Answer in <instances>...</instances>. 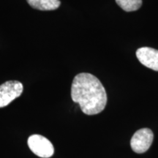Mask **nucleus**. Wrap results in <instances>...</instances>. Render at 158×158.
Here are the masks:
<instances>
[{
	"instance_id": "423d86ee",
	"label": "nucleus",
	"mask_w": 158,
	"mask_h": 158,
	"mask_svg": "<svg viewBox=\"0 0 158 158\" xmlns=\"http://www.w3.org/2000/svg\"><path fill=\"white\" fill-rule=\"evenodd\" d=\"M33 8L39 10H54L60 6L59 0H27Z\"/></svg>"
},
{
	"instance_id": "7ed1b4c3",
	"label": "nucleus",
	"mask_w": 158,
	"mask_h": 158,
	"mask_svg": "<svg viewBox=\"0 0 158 158\" xmlns=\"http://www.w3.org/2000/svg\"><path fill=\"white\" fill-rule=\"evenodd\" d=\"M23 89V84L18 81H8L0 85V108L8 106L21 96Z\"/></svg>"
},
{
	"instance_id": "20e7f679",
	"label": "nucleus",
	"mask_w": 158,
	"mask_h": 158,
	"mask_svg": "<svg viewBox=\"0 0 158 158\" xmlns=\"http://www.w3.org/2000/svg\"><path fill=\"white\" fill-rule=\"evenodd\" d=\"M154 135L149 128H142L136 131L130 141L132 149L136 153H144L149 149L152 143Z\"/></svg>"
},
{
	"instance_id": "0eeeda50",
	"label": "nucleus",
	"mask_w": 158,
	"mask_h": 158,
	"mask_svg": "<svg viewBox=\"0 0 158 158\" xmlns=\"http://www.w3.org/2000/svg\"><path fill=\"white\" fill-rule=\"evenodd\" d=\"M116 2L126 12L137 10L142 5V0H116Z\"/></svg>"
},
{
	"instance_id": "39448f33",
	"label": "nucleus",
	"mask_w": 158,
	"mask_h": 158,
	"mask_svg": "<svg viewBox=\"0 0 158 158\" xmlns=\"http://www.w3.org/2000/svg\"><path fill=\"white\" fill-rule=\"evenodd\" d=\"M136 56L144 66L158 71V50L149 47H142L136 51Z\"/></svg>"
},
{
	"instance_id": "f257e3e1",
	"label": "nucleus",
	"mask_w": 158,
	"mask_h": 158,
	"mask_svg": "<svg viewBox=\"0 0 158 158\" xmlns=\"http://www.w3.org/2000/svg\"><path fill=\"white\" fill-rule=\"evenodd\" d=\"M71 98L86 115L100 113L107 103V94L103 85L97 77L87 73H79L74 78Z\"/></svg>"
},
{
	"instance_id": "f03ea898",
	"label": "nucleus",
	"mask_w": 158,
	"mask_h": 158,
	"mask_svg": "<svg viewBox=\"0 0 158 158\" xmlns=\"http://www.w3.org/2000/svg\"><path fill=\"white\" fill-rule=\"evenodd\" d=\"M27 143L31 151L40 157L48 158L54 155V146L44 136L37 134L32 135L28 138Z\"/></svg>"
}]
</instances>
